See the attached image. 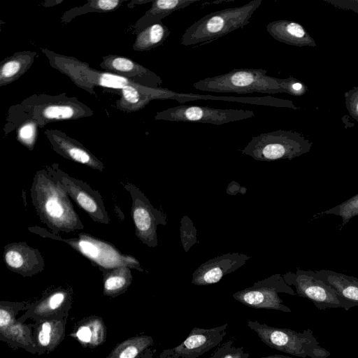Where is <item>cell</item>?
I'll list each match as a JSON object with an SVG mask.
<instances>
[{"label":"cell","mask_w":358,"mask_h":358,"mask_svg":"<svg viewBox=\"0 0 358 358\" xmlns=\"http://www.w3.org/2000/svg\"><path fill=\"white\" fill-rule=\"evenodd\" d=\"M198 0H156L152 1L151 7L140 17L134 25V34H138L146 27L167 17L179 9L189 6Z\"/></svg>","instance_id":"23"},{"label":"cell","mask_w":358,"mask_h":358,"mask_svg":"<svg viewBox=\"0 0 358 358\" xmlns=\"http://www.w3.org/2000/svg\"><path fill=\"white\" fill-rule=\"evenodd\" d=\"M247 325L272 349L302 358H327L331 355L329 351L319 345L310 329L299 332L250 320H247Z\"/></svg>","instance_id":"3"},{"label":"cell","mask_w":358,"mask_h":358,"mask_svg":"<svg viewBox=\"0 0 358 358\" xmlns=\"http://www.w3.org/2000/svg\"><path fill=\"white\" fill-rule=\"evenodd\" d=\"M155 99L165 100L172 99L176 100L179 103H184L186 101H196L199 99L212 100V101H232L243 103L273 106V107H284L289 108L294 110L299 109V107L296 106L290 100L275 98L271 96H217L213 95L196 94L192 93H180L168 90L166 88L158 87L155 89Z\"/></svg>","instance_id":"18"},{"label":"cell","mask_w":358,"mask_h":358,"mask_svg":"<svg viewBox=\"0 0 358 358\" xmlns=\"http://www.w3.org/2000/svg\"><path fill=\"white\" fill-rule=\"evenodd\" d=\"M325 1L338 8L352 10L358 13V1Z\"/></svg>","instance_id":"40"},{"label":"cell","mask_w":358,"mask_h":358,"mask_svg":"<svg viewBox=\"0 0 358 358\" xmlns=\"http://www.w3.org/2000/svg\"><path fill=\"white\" fill-rule=\"evenodd\" d=\"M67 317L48 319L36 322L33 330L34 341L39 354L54 350L64 337Z\"/></svg>","instance_id":"21"},{"label":"cell","mask_w":358,"mask_h":358,"mask_svg":"<svg viewBox=\"0 0 358 358\" xmlns=\"http://www.w3.org/2000/svg\"><path fill=\"white\" fill-rule=\"evenodd\" d=\"M36 57V52L24 50L3 59L0 64V87L19 79L30 69Z\"/></svg>","instance_id":"24"},{"label":"cell","mask_w":358,"mask_h":358,"mask_svg":"<svg viewBox=\"0 0 358 358\" xmlns=\"http://www.w3.org/2000/svg\"><path fill=\"white\" fill-rule=\"evenodd\" d=\"M127 190L132 200L131 214L135 228V234L142 243L150 248L158 245L157 229L159 225H166V216L154 208L145 195L132 184H127Z\"/></svg>","instance_id":"10"},{"label":"cell","mask_w":358,"mask_h":358,"mask_svg":"<svg viewBox=\"0 0 358 358\" xmlns=\"http://www.w3.org/2000/svg\"><path fill=\"white\" fill-rule=\"evenodd\" d=\"M233 339L217 347L210 358H249L250 354L243 347L234 346Z\"/></svg>","instance_id":"37"},{"label":"cell","mask_w":358,"mask_h":358,"mask_svg":"<svg viewBox=\"0 0 358 358\" xmlns=\"http://www.w3.org/2000/svg\"><path fill=\"white\" fill-rule=\"evenodd\" d=\"M312 146L301 134L278 129L253 136L242 153L262 162L291 160L308 152Z\"/></svg>","instance_id":"5"},{"label":"cell","mask_w":358,"mask_h":358,"mask_svg":"<svg viewBox=\"0 0 358 358\" xmlns=\"http://www.w3.org/2000/svg\"><path fill=\"white\" fill-rule=\"evenodd\" d=\"M100 66L107 72L124 77L145 87L158 88L162 84V78L155 73L123 56L105 55Z\"/></svg>","instance_id":"15"},{"label":"cell","mask_w":358,"mask_h":358,"mask_svg":"<svg viewBox=\"0 0 358 358\" xmlns=\"http://www.w3.org/2000/svg\"><path fill=\"white\" fill-rule=\"evenodd\" d=\"M124 1L122 0H90L81 6L73 8L65 12L61 20L63 23H68L76 17L87 13L110 12L118 8Z\"/></svg>","instance_id":"32"},{"label":"cell","mask_w":358,"mask_h":358,"mask_svg":"<svg viewBox=\"0 0 358 358\" xmlns=\"http://www.w3.org/2000/svg\"><path fill=\"white\" fill-rule=\"evenodd\" d=\"M262 69H235L222 75L206 78L194 83L195 89L205 92L224 93H282L274 77Z\"/></svg>","instance_id":"4"},{"label":"cell","mask_w":358,"mask_h":358,"mask_svg":"<svg viewBox=\"0 0 358 358\" xmlns=\"http://www.w3.org/2000/svg\"><path fill=\"white\" fill-rule=\"evenodd\" d=\"M44 134L53 150L66 159L85 165L99 171L103 164L78 141L58 129H45Z\"/></svg>","instance_id":"17"},{"label":"cell","mask_w":358,"mask_h":358,"mask_svg":"<svg viewBox=\"0 0 358 358\" xmlns=\"http://www.w3.org/2000/svg\"><path fill=\"white\" fill-rule=\"evenodd\" d=\"M18 106L22 112L23 120L17 128V138L21 144L29 150H32L35 145L37 130L39 127L37 122L22 109L20 104Z\"/></svg>","instance_id":"33"},{"label":"cell","mask_w":358,"mask_h":358,"mask_svg":"<svg viewBox=\"0 0 358 358\" xmlns=\"http://www.w3.org/2000/svg\"><path fill=\"white\" fill-rule=\"evenodd\" d=\"M250 258L245 254L230 252L210 259L194 271L192 284L203 286L217 283L243 266Z\"/></svg>","instance_id":"14"},{"label":"cell","mask_w":358,"mask_h":358,"mask_svg":"<svg viewBox=\"0 0 358 358\" xmlns=\"http://www.w3.org/2000/svg\"><path fill=\"white\" fill-rule=\"evenodd\" d=\"M22 109L43 129L48 123L93 115V110L76 97L66 94H33L20 103Z\"/></svg>","instance_id":"6"},{"label":"cell","mask_w":358,"mask_h":358,"mask_svg":"<svg viewBox=\"0 0 358 358\" xmlns=\"http://www.w3.org/2000/svg\"><path fill=\"white\" fill-rule=\"evenodd\" d=\"M153 89L139 84L123 88L120 90V98L116 101L117 108L124 113L143 109L152 100Z\"/></svg>","instance_id":"28"},{"label":"cell","mask_w":358,"mask_h":358,"mask_svg":"<svg viewBox=\"0 0 358 358\" xmlns=\"http://www.w3.org/2000/svg\"><path fill=\"white\" fill-rule=\"evenodd\" d=\"M304 271L330 286L345 310L358 306V278L326 269Z\"/></svg>","instance_id":"20"},{"label":"cell","mask_w":358,"mask_h":358,"mask_svg":"<svg viewBox=\"0 0 358 358\" xmlns=\"http://www.w3.org/2000/svg\"><path fill=\"white\" fill-rule=\"evenodd\" d=\"M255 116L252 110L181 105L157 112L155 120L192 122L221 125Z\"/></svg>","instance_id":"9"},{"label":"cell","mask_w":358,"mask_h":358,"mask_svg":"<svg viewBox=\"0 0 358 358\" xmlns=\"http://www.w3.org/2000/svg\"><path fill=\"white\" fill-rule=\"evenodd\" d=\"M30 192L40 220L52 233H69L84 229L69 196L46 168L36 171Z\"/></svg>","instance_id":"1"},{"label":"cell","mask_w":358,"mask_h":358,"mask_svg":"<svg viewBox=\"0 0 358 358\" xmlns=\"http://www.w3.org/2000/svg\"><path fill=\"white\" fill-rule=\"evenodd\" d=\"M285 282L294 286L296 294L310 300L319 310L341 308L336 292L323 281L297 268L282 275Z\"/></svg>","instance_id":"13"},{"label":"cell","mask_w":358,"mask_h":358,"mask_svg":"<svg viewBox=\"0 0 358 358\" xmlns=\"http://www.w3.org/2000/svg\"><path fill=\"white\" fill-rule=\"evenodd\" d=\"M72 302L71 293L64 289L50 292L33 303L20 320L30 318L36 322L48 319L67 317Z\"/></svg>","instance_id":"19"},{"label":"cell","mask_w":358,"mask_h":358,"mask_svg":"<svg viewBox=\"0 0 358 358\" xmlns=\"http://www.w3.org/2000/svg\"><path fill=\"white\" fill-rule=\"evenodd\" d=\"M31 304L24 303L1 301L0 303V331L11 325L15 320V315L21 310L29 308Z\"/></svg>","instance_id":"35"},{"label":"cell","mask_w":358,"mask_h":358,"mask_svg":"<svg viewBox=\"0 0 358 358\" xmlns=\"http://www.w3.org/2000/svg\"><path fill=\"white\" fill-rule=\"evenodd\" d=\"M260 358H293L292 357L282 355H269L266 357H262Z\"/></svg>","instance_id":"41"},{"label":"cell","mask_w":358,"mask_h":358,"mask_svg":"<svg viewBox=\"0 0 358 358\" xmlns=\"http://www.w3.org/2000/svg\"><path fill=\"white\" fill-rule=\"evenodd\" d=\"M33 327L34 324H26L22 320H16L8 328L0 331L1 339L10 343L12 345L22 348L31 353L37 352L33 330H31Z\"/></svg>","instance_id":"29"},{"label":"cell","mask_w":358,"mask_h":358,"mask_svg":"<svg viewBox=\"0 0 358 358\" xmlns=\"http://www.w3.org/2000/svg\"><path fill=\"white\" fill-rule=\"evenodd\" d=\"M73 336L83 346L95 348L105 341L106 327L101 317H90L79 323Z\"/></svg>","instance_id":"27"},{"label":"cell","mask_w":358,"mask_h":358,"mask_svg":"<svg viewBox=\"0 0 358 358\" xmlns=\"http://www.w3.org/2000/svg\"><path fill=\"white\" fill-rule=\"evenodd\" d=\"M227 327L226 323L210 329L194 327L180 345L165 349L158 358H197L220 345Z\"/></svg>","instance_id":"12"},{"label":"cell","mask_w":358,"mask_h":358,"mask_svg":"<svg viewBox=\"0 0 358 358\" xmlns=\"http://www.w3.org/2000/svg\"><path fill=\"white\" fill-rule=\"evenodd\" d=\"M268 34L278 41L299 47H315L316 43L305 28L298 22L280 20L269 22Z\"/></svg>","instance_id":"22"},{"label":"cell","mask_w":358,"mask_h":358,"mask_svg":"<svg viewBox=\"0 0 358 358\" xmlns=\"http://www.w3.org/2000/svg\"><path fill=\"white\" fill-rule=\"evenodd\" d=\"M345 101L350 115L358 122V86L345 93Z\"/></svg>","instance_id":"39"},{"label":"cell","mask_w":358,"mask_h":358,"mask_svg":"<svg viewBox=\"0 0 358 358\" xmlns=\"http://www.w3.org/2000/svg\"><path fill=\"white\" fill-rule=\"evenodd\" d=\"M180 224L181 243L185 252H188L197 243V231L192 220L187 215L182 216Z\"/></svg>","instance_id":"36"},{"label":"cell","mask_w":358,"mask_h":358,"mask_svg":"<svg viewBox=\"0 0 358 358\" xmlns=\"http://www.w3.org/2000/svg\"><path fill=\"white\" fill-rule=\"evenodd\" d=\"M3 262L12 271L31 277L45 268V261L38 249L26 243H12L4 247Z\"/></svg>","instance_id":"16"},{"label":"cell","mask_w":358,"mask_h":358,"mask_svg":"<svg viewBox=\"0 0 358 358\" xmlns=\"http://www.w3.org/2000/svg\"><path fill=\"white\" fill-rule=\"evenodd\" d=\"M262 0H252L239 7L213 12L189 26L182 36L183 45L215 40L250 23Z\"/></svg>","instance_id":"2"},{"label":"cell","mask_w":358,"mask_h":358,"mask_svg":"<svg viewBox=\"0 0 358 358\" xmlns=\"http://www.w3.org/2000/svg\"><path fill=\"white\" fill-rule=\"evenodd\" d=\"M103 294L115 297L123 294L131 283L133 277L128 266L103 270Z\"/></svg>","instance_id":"30"},{"label":"cell","mask_w":358,"mask_h":358,"mask_svg":"<svg viewBox=\"0 0 358 358\" xmlns=\"http://www.w3.org/2000/svg\"><path fill=\"white\" fill-rule=\"evenodd\" d=\"M275 80L282 89L283 93L299 96L304 95L308 92L307 86L292 76L287 78H275Z\"/></svg>","instance_id":"38"},{"label":"cell","mask_w":358,"mask_h":358,"mask_svg":"<svg viewBox=\"0 0 358 358\" xmlns=\"http://www.w3.org/2000/svg\"><path fill=\"white\" fill-rule=\"evenodd\" d=\"M171 32L162 22L150 25L136 37L133 50L136 51H149L161 45L169 36Z\"/></svg>","instance_id":"31"},{"label":"cell","mask_w":358,"mask_h":358,"mask_svg":"<svg viewBox=\"0 0 358 358\" xmlns=\"http://www.w3.org/2000/svg\"><path fill=\"white\" fill-rule=\"evenodd\" d=\"M33 233L42 237L66 243L83 256L100 266L101 271L109 270L119 266H128L143 271L140 263L134 257L122 254L112 244L92 237L86 234H80L78 238H62L37 226L29 228Z\"/></svg>","instance_id":"7"},{"label":"cell","mask_w":358,"mask_h":358,"mask_svg":"<svg viewBox=\"0 0 358 358\" xmlns=\"http://www.w3.org/2000/svg\"><path fill=\"white\" fill-rule=\"evenodd\" d=\"M59 181L69 197L96 222L107 224L109 217L101 194L86 182L70 176L58 164L45 167Z\"/></svg>","instance_id":"11"},{"label":"cell","mask_w":358,"mask_h":358,"mask_svg":"<svg viewBox=\"0 0 358 358\" xmlns=\"http://www.w3.org/2000/svg\"><path fill=\"white\" fill-rule=\"evenodd\" d=\"M280 293L294 296L296 292L288 285L282 275L276 273L256 282L252 286L233 294L234 299L241 303L256 309H269L291 313L292 310L283 303Z\"/></svg>","instance_id":"8"},{"label":"cell","mask_w":358,"mask_h":358,"mask_svg":"<svg viewBox=\"0 0 358 358\" xmlns=\"http://www.w3.org/2000/svg\"><path fill=\"white\" fill-rule=\"evenodd\" d=\"M321 214L337 215L341 217L342 225H345L352 217L358 215V193Z\"/></svg>","instance_id":"34"},{"label":"cell","mask_w":358,"mask_h":358,"mask_svg":"<svg viewBox=\"0 0 358 358\" xmlns=\"http://www.w3.org/2000/svg\"><path fill=\"white\" fill-rule=\"evenodd\" d=\"M41 50L48 57L52 67L67 76L80 88L92 95H96L95 91L92 90L83 80L80 60L71 56L56 53L46 48Z\"/></svg>","instance_id":"25"},{"label":"cell","mask_w":358,"mask_h":358,"mask_svg":"<svg viewBox=\"0 0 358 358\" xmlns=\"http://www.w3.org/2000/svg\"><path fill=\"white\" fill-rule=\"evenodd\" d=\"M153 345L152 336L137 335L118 343L106 358H152Z\"/></svg>","instance_id":"26"}]
</instances>
